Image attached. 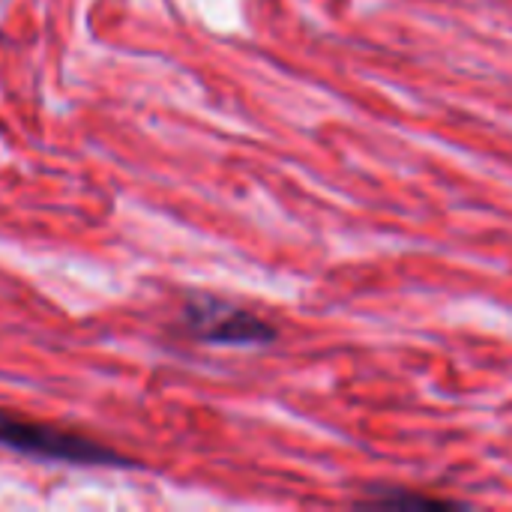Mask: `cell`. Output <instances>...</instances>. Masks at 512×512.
I'll return each instance as SVG.
<instances>
[{
  "label": "cell",
  "instance_id": "3",
  "mask_svg": "<svg viewBox=\"0 0 512 512\" xmlns=\"http://www.w3.org/2000/svg\"><path fill=\"white\" fill-rule=\"evenodd\" d=\"M381 504L387 507H435V510H444V507H459L453 501H438V498H426V495H402V492H387L381 498Z\"/></svg>",
  "mask_w": 512,
  "mask_h": 512
},
{
  "label": "cell",
  "instance_id": "2",
  "mask_svg": "<svg viewBox=\"0 0 512 512\" xmlns=\"http://www.w3.org/2000/svg\"><path fill=\"white\" fill-rule=\"evenodd\" d=\"M183 324L195 339L210 345H267L276 339L267 321L216 297H192L183 309Z\"/></svg>",
  "mask_w": 512,
  "mask_h": 512
},
{
  "label": "cell",
  "instance_id": "1",
  "mask_svg": "<svg viewBox=\"0 0 512 512\" xmlns=\"http://www.w3.org/2000/svg\"><path fill=\"white\" fill-rule=\"evenodd\" d=\"M0 447L24 456L54 459V462H72V465H93V468H135L120 453L99 447L81 435H69L42 423L18 420L6 411H0Z\"/></svg>",
  "mask_w": 512,
  "mask_h": 512
}]
</instances>
